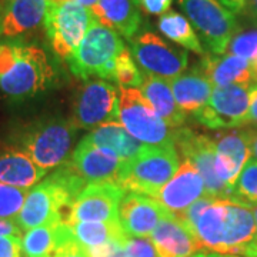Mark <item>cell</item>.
<instances>
[{
  "instance_id": "obj_1",
  "label": "cell",
  "mask_w": 257,
  "mask_h": 257,
  "mask_svg": "<svg viewBox=\"0 0 257 257\" xmlns=\"http://www.w3.org/2000/svg\"><path fill=\"white\" fill-rule=\"evenodd\" d=\"M55 70L40 47L22 42L0 43V90L10 97H29L46 90Z\"/></svg>"
},
{
  "instance_id": "obj_2",
  "label": "cell",
  "mask_w": 257,
  "mask_h": 257,
  "mask_svg": "<svg viewBox=\"0 0 257 257\" xmlns=\"http://www.w3.org/2000/svg\"><path fill=\"white\" fill-rule=\"evenodd\" d=\"M179 167L180 160L175 146H145L138 156L123 163L117 184L126 192L155 199L160 189L177 173Z\"/></svg>"
},
{
  "instance_id": "obj_3",
  "label": "cell",
  "mask_w": 257,
  "mask_h": 257,
  "mask_svg": "<svg viewBox=\"0 0 257 257\" xmlns=\"http://www.w3.org/2000/svg\"><path fill=\"white\" fill-rule=\"evenodd\" d=\"M124 49L117 32L94 20L67 63L72 73L82 80H89L93 76L113 79L116 59Z\"/></svg>"
},
{
  "instance_id": "obj_4",
  "label": "cell",
  "mask_w": 257,
  "mask_h": 257,
  "mask_svg": "<svg viewBox=\"0 0 257 257\" xmlns=\"http://www.w3.org/2000/svg\"><path fill=\"white\" fill-rule=\"evenodd\" d=\"M119 119L123 127L146 146H175V132L157 116L153 106L135 87L119 89Z\"/></svg>"
},
{
  "instance_id": "obj_5",
  "label": "cell",
  "mask_w": 257,
  "mask_h": 257,
  "mask_svg": "<svg viewBox=\"0 0 257 257\" xmlns=\"http://www.w3.org/2000/svg\"><path fill=\"white\" fill-rule=\"evenodd\" d=\"M96 20L87 8L77 2H49L45 29L52 49L62 59H69Z\"/></svg>"
},
{
  "instance_id": "obj_6",
  "label": "cell",
  "mask_w": 257,
  "mask_h": 257,
  "mask_svg": "<svg viewBox=\"0 0 257 257\" xmlns=\"http://www.w3.org/2000/svg\"><path fill=\"white\" fill-rule=\"evenodd\" d=\"M177 3L211 53L223 55L237 29L234 13L219 0H177Z\"/></svg>"
},
{
  "instance_id": "obj_7",
  "label": "cell",
  "mask_w": 257,
  "mask_h": 257,
  "mask_svg": "<svg viewBox=\"0 0 257 257\" xmlns=\"http://www.w3.org/2000/svg\"><path fill=\"white\" fill-rule=\"evenodd\" d=\"M76 124L64 119H52L30 128L23 138V152L39 167L50 170L63 165L70 153Z\"/></svg>"
},
{
  "instance_id": "obj_8",
  "label": "cell",
  "mask_w": 257,
  "mask_h": 257,
  "mask_svg": "<svg viewBox=\"0 0 257 257\" xmlns=\"http://www.w3.org/2000/svg\"><path fill=\"white\" fill-rule=\"evenodd\" d=\"M175 147L184 160L197 169L204 180L207 196L229 199L231 189L221 182L216 170V143L213 139L182 126L175 130Z\"/></svg>"
},
{
  "instance_id": "obj_9",
  "label": "cell",
  "mask_w": 257,
  "mask_h": 257,
  "mask_svg": "<svg viewBox=\"0 0 257 257\" xmlns=\"http://www.w3.org/2000/svg\"><path fill=\"white\" fill-rule=\"evenodd\" d=\"M250 86L214 87L209 103L194 113V119L209 128H230L248 123Z\"/></svg>"
},
{
  "instance_id": "obj_10",
  "label": "cell",
  "mask_w": 257,
  "mask_h": 257,
  "mask_svg": "<svg viewBox=\"0 0 257 257\" xmlns=\"http://www.w3.org/2000/svg\"><path fill=\"white\" fill-rule=\"evenodd\" d=\"M132 55L147 73L172 80L187 67V53L165 42L156 33L145 30L130 40Z\"/></svg>"
},
{
  "instance_id": "obj_11",
  "label": "cell",
  "mask_w": 257,
  "mask_h": 257,
  "mask_svg": "<svg viewBox=\"0 0 257 257\" xmlns=\"http://www.w3.org/2000/svg\"><path fill=\"white\" fill-rule=\"evenodd\" d=\"M119 120V92L103 79L83 87L74 104V124L83 128L97 127Z\"/></svg>"
},
{
  "instance_id": "obj_12",
  "label": "cell",
  "mask_w": 257,
  "mask_h": 257,
  "mask_svg": "<svg viewBox=\"0 0 257 257\" xmlns=\"http://www.w3.org/2000/svg\"><path fill=\"white\" fill-rule=\"evenodd\" d=\"M126 190L117 183L87 184L73 204L72 223L119 220V206Z\"/></svg>"
},
{
  "instance_id": "obj_13",
  "label": "cell",
  "mask_w": 257,
  "mask_h": 257,
  "mask_svg": "<svg viewBox=\"0 0 257 257\" xmlns=\"http://www.w3.org/2000/svg\"><path fill=\"white\" fill-rule=\"evenodd\" d=\"M69 163L86 184L117 183L124 160L110 150L94 146L83 138Z\"/></svg>"
},
{
  "instance_id": "obj_14",
  "label": "cell",
  "mask_w": 257,
  "mask_h": 257,
  "mask_svg": "<svg viewBox=\"0 0 257 257\" xmlns=\"http://www.w3.org/2000/svg\"><path fill=\"white\" fill-rule=\"evenodd\" d=\"M156 199L135 192H126L119 206V221L128 237H146L159 221L169 216Z\"/></svg>"
},
{
  "instance_id": "obj_15",
  "label": "cell",
  "mask_w": 257,
  "mask_h": 257,
  "mask_svg": "<svg viewBox=\"0 0 257 257\" xmlns=\"http://www.w3.org/2000/svg\"><path fill=\"white\" fill-rule=\"evenodd\" d=\"M203 196H207L203 177L190 162L184 160L177 173L160 189L155 199L176 216Z\"/></svg>"
},
{
  "instance_id": "obj_16",
  "label": "cell",
  "mask_w": 257,
  "mask_h": 257,
  "mask_svg": "<svg viewBox=\"0 0 257 257\" xmlns=\"http://www.w3.org/2000/svg\"><path fill=\"white\" fill-rule=\"evenodd\" d=\"M214 143L217 175L223 183L233 189L240 172L251 159L247 132H224L214 139Z\"/></svg>"
},
{
  "instance_id": "obj_17",
  "label": "cell",
  "mask_w": 257,
  "mask_h": 257,
  "mask_svg": "<svg viewBox=\"0 0 257 257\" xmlns=\"http://www.w3.org/2000/svg\"><path fill=\"white\" fill-rule=\"evenodd\" d=\"M150 240L159 257H190L202 250L194 233L172 213L159 221Z\"/></svg>"
},
{
  "instance_id": "obj_18",
  "label": "cell",
  "mask_w": 257,
  "mask_h": 257,
  "mask_svg": "<svg viewBox=\"0 0 257 257\" xmlns=\"http://www.w3.org/2000/svg\"><path fill=\"white\" fill-rule=\"evenodd\" d=\"M199 69L207 76L214 87L230 84L251 86L256 79L251 60L230 53L226 56L204 55Z\"/></svg>"
},
{
  "instance_id": "obj_19",
  "label": "cell",
  "mask_w": 257,
  "mask_h": 257,
  "mask_svg": "<svg viewBox=\"0 0 257 257\" xmlns=\"http://www.w3.org/2000/svg\"><path fill=\"white\" fill-rule=\"evenodd\" d=\"M90 10L97 22L128 40L138 33L142 23L138 0H97Z\"/></svg>"
},
{
  "instance_id": "obj_20",
  "label": "cell",
  "mask_w": 257,
  "mask_h": 257,
  "mask_svg": "<svg viewBox=\"0 0 257 257\" xmlns=\"http://www.w3.org/2000/svg\"><path fill=\"white\" fill-rule=\"evenodd\" d=\"M140 92L156 111V114L170 127H182L186 120L184 113L175 100L170 80L156 74L147 73L143 76Z\"/></svg>"
},
{
  "instance_id": "obj_21",
  "label": "cell",
  "mask_w": 257,
  "mask_h": 257,
  "mask_svg": "<svg viewBox=\"0 0 257 257\" xmlns=\"http://www.w3.org/2000/svg\"><path fill=\"white\" fill-rule=\"evenodd\" d=\"M46 173L47 170L39 167L23 150L9 149L0 152V183L29 190L30 187H35Z\"/></svg>"
},
{
  "instance_id": "obj_22",
  "label": "cell",
  "mask_w": 257,
  "mask_h": 257,
  "mask_svg": "<svg viewBox=\"0 0 257 257\" xmlns=\"http://www.w3.org/2000/svg\"><path fill=\"white\" fill-rule=\"evenodd\" d=\"M170 86L177 106L186 114L196 113L204 107L213 93V84L199 67L172 79Z\"/></svg>"
},
{
  "instance_id": "obj_23",
  "label": "cell",
  "mask_w": 257,
  "mask_h": 257,
  "mask_svg": "<svg viewBox=\"0 0 257 257\" xmlns=\"http://www.w3.org/2000/svg\"><path fill=\"white\" fill-rule=\"evenodd\" d=\"M49 0H9L3 15V35L19 36L45 23Z\"/></svg>"
},
{
  "instance_id": "obj_24",
  "label": "cell",
  "mask_w": 257,
  "mask_h": 257,
  "mask_svg": "<svg viewBox=\"0 0 257 257\" xmlns=\"http://www.w3.org/2000/svg\"><path fill=\"white\" fill-rule=\"evenodd\" d=\"M84 139L94 146L110 150L124 162L138 156L143 150V147L146 146L140 143L138 139L133 138L119 121H109L100 124L93 128Z\"/></svg>"
},
{
  "instance_id": "obj_25",
  "label": "cell",
  "mask_w": 257,
  "mask_h": 257,
  "mask_svg": "<svg viewBox=\"0 0 257 257\" xmlns=\"http://www.w3.org/2000/svg\"><path fill=\"white\" fill-rule=\"evenodd\" d=\"M226 217V199H214L196 221L193 233L204 251L220 254Z\"/></svg>"
},
{
  "instance_id": "obj_26",
  "label": "cell",
  "mask_w": 257,
  "mask_h": 257,
  "mask_svg": "<svg viewBox=\"0 0 257 257\" xmlns=\"http://www.w3.org/2000/svg\"><path fill=\"white\" fill-rule=\"evenodd\" d=\"M77 243L84 248L96 247L106 243L116 241L124 244L127 234L123 230L119 220L113 221H77L72 226Z\"/></svg>"
},
{
  "instance_id": "obj_27",
  "label": "cell",
  "mask_w": 257,
  "mask_h": 257,
  "mask_svg": "<svg viewBox=\"0 0 257 257\" xmlns=\"http://www.w3.org/2000/svg\"><path fill=\"white\" fill-rule=\"evenodd\" d=\"M157 28L172 42L192 50L197 55H206L202 46V42L197 36L196 30L193 29L190 20L182 13L175 12V10L166 12L165 15H162L159 19Z\"/></svg>"
},
{
  "instance_id": "obj_28",
  "label": "cell",
  "mask_w": 257,
  "mask_h": 257,
  "mask_svg": "<svg viewBox=\"0 0 257 257\" xmlns=\"http://www.w3.org/2000/svg\"><path fill=\"white\" fill-rule=\"evenodd\" d=\"M59 224H46L25 231L22 237L23 257H55L60 246Z\"/></svg>"
},
{
  "instance_id": "obj_29",
  "label": "cell",
  "mask_w": 257,
  "mask_h": 257,
  "mask_svg": "<svg viewBox=\"0 0 257 257\" xmlns=\"http://www.w3.org/2000/svg\"><path fill=\"white\" fill-rule=\"evenodd\" d=\"M230 200L247 207L257 206V162L250 159L240 172L239 177L230 193Z\"/></svg>"
},
{
  "instance_id": "obj_30",
  "label": "cell",
  "mask_w": 257,
  "mask_h": 257,
  "mask_svg": "<svg viewBox=\"0 0 257 257\" xmlns=\"http://www.w3.org/2000/svg\"><path fill=\"white\" fill-rule=\"evenodd\" d=\"M113 80L119 83L120 87H135V89L140 87L143 83V74L140 73L128 49H124L116 59Z\"/></svg>"
},
{
  "instance_id": "obj_31",
  "label": "cell",
  "mask_w": 257,
  "mask_h": 257,
  "mask_svg": "<svg viewBox=\"0 0 257 257\" xmlns=\"http://www.w3.org/2000/svg\"><path fill=\"white\" fill-rule=\"evenodd\" d=\"M29 190L0 183V219H15L18 216Z\"/></svg>"
},
{
  "instance_id": "obj_32",
  "label": "cell",
  "mask_w": 257,
  "mask_h": 257,
  "mask_svg": "<svg viewBox=\"0 0 257 257\" xmlns=\"http://www.w3.org/2000/svg\"><path fill=\"white\" fill-rule=\"evenodd\" d=\"M227 52L230 55L241 56L248 60L257 56V29L239 33L231 39Z\"/></svg>"
},
{
  "instance_id": "obj_33",
  "label": "cell",
  "mask_w": 257,
  "mask_h": 257,
  "mask_svg": "<svg viewBox=\"0 0 257 257\" xmlns=\"http://www.w3.org/2000/svg\"><path fill=\"white\" fill-rule=\"evenodd\" d=\"M121 251L124 257H159L152 240L146 237H127Z\"/></svg>"
},
{
  "instance_id": "obj_34",
  "label": "cell",
  "mask_w": 257,
  "mask_h": 257,
  "mask_svg": "<svg viewBox=\"0 0 257 257\" xmlns=\"http://www.w3.org/2000/svg\"><path fill=\"white\" fill-rule=\"evenodd\" d=\"M213 200H214V199L210 197V196H203L202 199H199V200H196L193 204H190L186 210H183L182 213H179V214H176V217L180 221H183L184 224L193 231V227H194L196 221L199 220L200 214L206 210V207H207Z\"/></svg>"
},
{
  "instance_id": "obj_35",
  "label": "cell",
  "mask_w": 257,
  "mask_h": 257,
  "mask_svg": "<svg viewBox=\"0 0 257 257\" xmlns=\"http://www.w3.org/2000/svg\"><path fill=\"white\" fill-rule=\"evenodd\" d=\"M0 257H23L22 236H2L0 237Z\"/></svg>"
},
{
  "instance_id": "obj_36",
  "label": "cell",
  "mask_w": 257,
  "mask_h": 257,
  "mask_svg": "<svg viewBox=\"0 0 257 257\" xmlns=\"http://www.w3.org/2000/svg\"><path fill=\"white\" fill-rule=\"evenodd\" d=\"M140 9H143L149 15L162 16L170 10L173 0H138Z\"/></svg>"
},
{
  "instance_id": "obj_37",
  "label": "cell",
  "mask_w": 257,
  "mask_h": 257,
  "mask_svg": "<svg viewBox=\"0 0 257 257\" xmlns=\"http://www.w3.org/2000/svg\"><path fill=\"white\" fill-rule=\"evenodd\" d=\"M55 257H89L86 248L82 244L77 243V240L74 237L73 240L67 241L62 247L57 248Z\"/></svg>"
},
{
  "instance_id": "obj_38",
  "label": "cell",
  "mask_w": 257,
  "mask_h": 257,
  "mask_svg": "<svg viewBox=\"0 0 257 257\" xmlns=\"http://www.w3.org/2000/svg\"><path fill=\"white\" fill-rule=\"evenodd\" d=\"M22 236V230L13 219H0V237L2 236Z\"/></svg>"
},
{
  "instance_id": "obj_39",
  "label": "cell",
  "mask_w": 257,
  "mask_h": 257,
  "mask_svg": "<svg viewBox=\"0 0 257 257\" xmlns=\"http://www.w3.org/2000/svg\"><path fill=\"white\" fill-rule=\"evenodd\" d=\"M250 103H248V123L254 124L257 127V84L250 86Z\"/></svg>"
},
{
  "instance_id": "obj_40",
  "label": "cell",
  "mask_w": 257,
  "mask_h": 257,
  "mask_svg": "<svg viewBox=\"0 0 257 257\" xmlns=\"http://www.w3.org/2000/svg\"><path fill=\"white\" fill-rule=\"evenodd\" d=\"M221 5L233 13H239L246 8L247 0H219Z\"/></svg>"
},
{
  "instance_id": "obj_41",
  "label": "cell",
  "mask_w": 257,
  "mask_h": 257,
  "mask_svg": "<svg viewBox=\"0 0 257 257\" xmlns=\"http://www.w3.org/2000/svg\"><path fill=\"white\" fill-rule=\"evenodd\" d=\"M248 145H250V153L251 159L257 162V130H247Z\"/></svg>"
},
{
  "instance_id": "obj_42",
  "label": "cell",
  "mask_w": 257,
  "mask_h": 257,
  "mask_svg": "<svg viewBox=\"0 0 257 257\" xmlns=\"http://www.w3.org/2000/svg\"><path fill=\"white\" fill-rule=\"evenodd\" d=\"M243 257H257V244L254 241H251L250 244H247L246 247L243 248L241 251Z\"/></svg>"
},
{
  "instance_id": "obj_43",
  "label": "cell",
  "mask_w": 257,
  "mask_h": 257,
  "mask_svg": "<svg viewBox=\"0 0 257 257\" xmlns=\"http://www.w3.org/2000/svg\"><path fill=\"white\" fill-rule=\"evenodd\" d=\"M49 2H53V3H64V2H77L79 5H82L84 8H90L92 9L93 6L97 3V0H49Z\"/></svg>"
},
{
  "instance_id": "obj_44",
  "label": "cell",
  "mask_w": 257,
  "mask_h": 257,
  "mask_svg": "<svg viewBox=\"0 0 257 257\" xmlns=\"http://www.w3.org/2000/svg\"><path fill=\"white\" fill-rule=\"evenodd\" d=\"M248 9H250V15L257 20V0H247Z\"/></svg>"
},
{
  "instance_id": "obj_45",
  "label": "cell",
  "mask_w": 257,
  "mask_h": 257,
  "mask_svg": "<svg viewBox=\"0 0 257 257\" xmlns=\"http://www.w3.org/2000/svg\"><path fill=\"white\" fill-rule=\"evenodd\" d=\"M0 35H3V13H2V8H0Z\"/></svg>"
},
{
  "instance_id": "obj_46",
  "label": "cell",
  "mask_w": 257,
  "mask_h": 257,
  "mask_svg": "<svg viewBox=\"0 0 257 257\" xmlns=\"http://www.w3.org/2000/svg\"><path fill=\"white\" fill-rule=\"evenodd\" d=\"M251 64H253V70H254V73L257 76V56L254 59H251Z\"/></svg>"
},
{
  "instance_id": "obj_47",
  "label": "cell",
  "mask_w": 257,
  "mask_h": 257,
  "mask_svg": "<svg viewBox=\"0 0 257 257\" xmlns=\"http://www.w3.org/2000/svg\"><path fill=\"white\" fill-rule=\"evenodd\" d=\"M251 211H253V216H254V221H256V229H257V206H253V207H251Z\"/></svg>"
},
{
  "instance_id": "obj_48",
  "label": "cell",
  "mask_w": 257,
  "mask_h": 257,
  "mask_svg": "<svg viewBox=\"0 0 257 257\" xmlns=\"http://www.w3.org/2000/svg\"><path fill=\"white\" fill-rule=\"evenodd\" d=\"M190 257H206V253H197V254H193Z\"/></svg>"
},
{
  "instance_id": "obj_49",
  "label": "cell",
  "mask_w": 257,
  "mask_h": 257,
  "mask_svg": "<svg viewBox=\"0 0 257 257\" xmlns=\"http://www.w3.org/2000/svg\"><path fill=\"white\" fill-rule=\"evenodd\" d=\"M111 257H124V256H123V251H120V253H117V254H114V256H111Z\"/></svg>"
},
{
  "instance_id": "obj_50",
  "label": "cell",
  "mask_w": 257,
  "mask_h": 257,
  "mask_svg": "<svg viewBox=\"0 0 257 257\" xmlns=\"http://www.w3.org/2000/svg\"><path fill=\"white\" fill-rule=\"evenodd\" d=\"M253 241H254V243L257 244V234H256V237H254V240H253Z\"/></svg>"
}]
</instances>
